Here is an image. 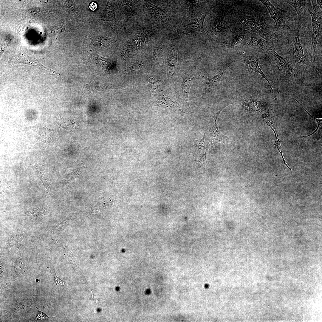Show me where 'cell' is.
Returning a JSON list of instances; mask_svg holds the SVG:
<instances>
[{"label": "cell", "mask_w": 322, "mask_h": 322, "mask_svg": "<svg viewBox=\"0 0 322 322\" xmlns=\"http://www.w3.org/2000/svg\"><path fill=\"white\" fill-rule=\"evenodd\" d=\"M259 1L266 7L271 18L274 21L276 32L278 38L287 39L296 28L292 25L289 14L285 10L275 7L269 0Z\"/></svg>", "instance_id": "cell-1"}, {"label": "cell", "mask_w": 322, "mask_h": 322, "mask_svg": "<svg viewBox=\"0 0 322 322\" xmlns=\"http://www.w3.org/2000/svg\"><path fill=\"white\" fill-rule=\"evenodd\" d=\"M301 27L298 24L297 28L287 38V47L290 57L297 68L304 69L306 66L307 61L299 38V30Z\"/></svg>", "instance_id": "cell-2"}, {"label": "cell", "mask_w": 322, "mask_h": 322, "mask_svg": "<svg viewBox=\"0 0 322 322\" xmlns=\"http://www.w3.org/2000/svg\"><path fill=\"white\" fill-rule=\"evenodd\" d=\"M24 64L34 67L49 75L59 76V73L42 64L37 59L31 50L21 46L17 55L10 57L8 61L10 65L16 64Z\"/></svg>", "instance_id": "cell-3"}, {"label": "cell", "mask_w": 322, "mask_h": 322, "mask_svg": "<svg viewBox=\"0 0 322 322\" xmlns=\"http://www.w3.org/2000/svg\"><path fill=\"white\" fill-rule=\"evenodd\" d=\"M312 18V35L310 50L311 62L315 60L316 49L319 38L322 32V10H314V12L309 9Z\"/></svg>", "instance_id": "cell-4"}, {"label": "cell", "mask_w": 322, "mask_h": 322, "mask_svg": "<svg viewBox=\"0 0 322 322\" xmlns=\"http://www.w3.org/2000/svg\"><path fill=\"white\" fill-rule=\"evenodd\" d=\"M258 54H255L251 56L241 55L238 56L235 61L244 63L250 70L258 73L264 78L266 80L269 84L271 91L273 92L274 87L272 80L266 76L261 70L258 64Z\"/></svg>", "instance_id": "cell-5"}, {"label": "cell", "mask_w": 322, "mask_h": 322, "mask_svg": "<svg viewBox=\"0 0 322 322\" xmlns=\"http://www.w3.org/2000/svg\"><path fill=\"white\" fill-rule=\"evenodd\" d=\"M268 55L270 56L273 66L281 72L291 77L296 76L297 74L295 70L287 59L279 55L274 49Z\"/></svg>", "instance_id": "cell-6"}, {"label": "cell", "mask_w": 322, "mask_h": 322, "mask_svg": "<svg viewBox=\"0 0 322 322\" xmlns=\"http://www.w3.org/2000/svg\"><path fill=\"white\" fill-rule=\"evenodd\" d=\"M249 46L256 51L265 55H268L274 49L273 43L267 41L258 35L253 32L250 33Z\"/></svg>", "instance_id": "cell-7"}, {"label": "cell", "mask_w": 322, "mask_h": 322, "mask_svg": "<svg viewBox=\"0 0 322 322\" xmlns=\"http://www.w3.org/2000/svg\"><path fill=\"white\" fill-rule=\"evenodd\" d=\"M292 6L295 10L298 17V24L301 26L304 24L306 13L311 5V0H284Z\"/></svg>", "instance_id": "cell-8"}, {"label": "cell", "mask_w": 322, "mask_h": 322, "mask_svg": "<svg viewBox=\"0 0 322 322\" xmlns=\"http://www.w3.org/2000/svg\"><path fill=\"white\" fill-rule=\"evenodd\" d=\"M32 167L35 176L41 181L47 193L51 195L53 187L49 182V175L47 165L40 166L36 162H35Z\"/></svg>", "instance_id": "cell-9"}, {"label": "cell", "mask_w": 322, "mask_h": 322, "mask_svg": "<svg viewBox=\"0 0 322 322\" xmlns=\"http://www.w3.org/2000/svg\"><path fill=\"white\" fill-rule=\"evenodd\" d=\"M206 16V13H202L189 19L185 25V31L189 33L204 32L203 24Z\"/></svg>", "instance_id": "cell-10"}, {"label": "cell", "mask_w": 322, "mask_h": 322, "mask_svg": "<svg viewBox=\"0 0 322 322\" xmlns=\"http://www.w3.org/2000/svg\"><path fill=\"white\" fill-rule=\"evenodd\" d=\"M227 69L226 67L222 69L218 73L212 78H209L207 77L206 78L207 81L205 91V94L208 93L212 91L218 85L222 79Z\"/></svg>", "instance_id": "cell-11"}, {"label": "cell", "mask_w": 322, "mask_h": 322, "mask_svg": "<svg viewBox=\"0 0 322 322\" xmlns=\"http://www.w3.org/2000/svg\"><path fill=\"white\" fill-rule=\"evenodd\" d=\"M143 1L148 9L149 13L151 16L162 19H165L167 17L166 13L163 9L152 4L148 1Z\"/></svg>", "instance_id": "cell-12"}, {"label": "cell", "mask_w": 322, "mask_h": 322, "mask_svg": "<svg viewBox=\"0 0 322 322\" xmlns=\"http://www.w3.org/2000/svg\"><path fill=\"white\" fill-rule=\"evenodd\" d=\"M177 49L175 47H172L168 52V62L169 69L170 72L174 74L178 68L177 62Z\"/></svg>", "instance_id": "cell-13"}, {"label": "cell", "mask_w": 322, "mask_h": 322, "mask_svg": "<svg viewBox=\"0 0 322 322\" xmlns=\"http://www.w3.org/2000/svg\"><path fill=\"white\" fill-rule=\"evenodd\" d=\"M193 78L194 77L193 75L191 74H188L184 78L183 82V89L184 92V98L189 108L188 95L190 89L192 84Z\"/></svg>", "instance_id": "cell-14"}, {"label": "cell", "mask_w": 322, "mask_h": 322, "mask_svg": "<svg viewBox=\"0 0 322 322\" xmlns=\"http://www.w3.org/2000/svg\"><path fill=\"white\" fill-rule=\"evenodd\" d=\"M240 101L242 106L249 110L256 111L258 108V101L254 97H245L242 98Z\"/></svg>", "instance_id": "cell-15"}, {"label": "cell", "mask_w": 322, "mask_h": 322, "mask_svg": "<svg viewBox=\"0 0 322 322\" xmlns=\"http://www.w3.org/2000/svg\"><path fill=\"white\" fill-rule=\"evenodd\" d=\"M37 133L39 139L42 142L47 143L51 141V134L47 128L43 127L39 128Z\"/></svg>", "instance_id": "cell-16"}, {"label": "cell", "mask_w": 322, "mask_h": 322, "mask_svg": "<svg viewBox=\"0 0 322 322\" xmlns=\"http://www.w3.org/2000/svg\"><path fill=\"white\" fill-rule=\"evenodd\" d=\"M26 213L30 217L34 218L42 217L48 213L47 210L43 208L32 209L26 211Z\"/></svg>", "instance_id": "cell-17"}, {"label": "cell", "mask_w": 322, "mask_h": 322, "mask_svg": "<svg viewBox=\"0 0 322 322\" xmlns=\"http://www.w3.org/2000/svg\"><path fill=\"white\" fill-rule=\"evenodd\" d=\"M102 18L105 21H109L115 18L113 9L110 6L107 5L102 13Z\"/></svg>", "instance_id": "cell-18"}, {"label": "cell", "mask_w": 322, "mask_h": 322, "mask_svg": "<svg viewBox=\"0 0 322 322\" xmlns=\"http://www.w3.org/2000/svg\"><path fill=\"white\" fill-rule=\"evenodd\" d=\"M65 29V27L63 25L57 26L50 29L49 34L52 35L60 34L64 32Z\"/></svg>", "instance_id": "cell-19"}, {"label": "cell", "mask_w": 322, "mask_h": 322, "mask_svg": "<svg viewBox=\"0 0 322 322\" xmlns=\"http://www.w3.org/2000/svg\"><path fill=\"white\" fill-rule=\"evenodd\" d=\"M38 309V315L35 318V320L42 321L51 318L48 317L45 313L40 311Z\"/></svg>", "instance_id": "cell-20"}, {"label": "cell", "mask_w": 322, "mask_h": 322, "mask_svg": "<svg viewBox=\"0 0 322 322\" xmlns=\"http://www.w3.org/2000/svg\"><path fill=\"white\" fill-rule=\"evenodd\" d=\"M65 3L67 7L70 9L74 10H76V7L74 2L72 1L66 0L65 1Z\"/></svg>", "instance_id": "cell-21"}, {"label": "cell", "mask_w": 322, "mask_h": 322, "mask_svg": "<svg viewBox=\"0 0 322 322\" xmlns=\"http://www.w3.org/2000/svg\"><path fill=\"white\" fill-rule=\"evenodd\" d=\"M54 275L55 282L56 284V285L58 286H63L64 285V282L58 277L56 276L55 274V275Z\"/></svg>", "instance_id": "cell-22"}, {"label": "cell", "mask_w": 322, "mask_h": 322, "mask_svg": "<svg viewBox=\"0 0 322 322\" xmlns=\"http://www.w3.org/2000/svg\"><path fill=\"white\" fill-rule=\"evenodd\" d=\"M296 101L304 109L305 111V112L307 113V114L314 120L316 121L318 124L321 121L322 119H319L311 115L303 107V106L301 105V104L296 100L295 99Z\"/></svg>", "instance_id": "cell-23"}, {"label": "cell", "mask_w": 322, "mask_h": 322, "mask_svg": "<svg viewBox=\"0 0 322 322\" xmlns=\"http://www.w3.org/2000/svg\"><path fill=\"white\" fill-rule=\"evenodd\" d=\"M97 8V4L96 3L93 2L90 4L89 5V8L92 10H95Z\"/></svg>", "instance_id": "cell-24"}, {"label": "cell", "mask_w": 322, "mask_h": 322, "mask_svg": "<svg viewBox=\"0 0 322 322\" xmlns=\"http://www.w3.org/2000/svg\"><path fill=\"white\" fill-rule=\"evenodd\" d=\"M319 124H318V126H317V129H316V130H315V131H314V132H313V133H312V134H309V135H308V136H302V137H308V136H310V135H312V134H314V133H315V132H316V131H317V130H318V128H319Z\"/></svg>", "instance_id": "cell-25"}]
</instances>
